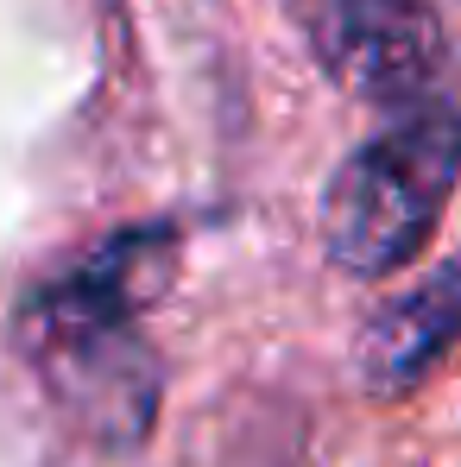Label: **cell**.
Returning a JSON list of instances; mask_svg holds the SVG:
<instances>
[{
  "label": "cell",
  "instance_id": "cell-1",
  "mask_svg": "<svg viewBox=\"0 0 461 467\" xmlns=\"http://www.w3.org/2000/svg\"><path fill=\"white\" fill-rule=\"evenodd\" d=\"M164 278H171V234L133 228L101 240L51 285H38L19 310L38 373L108 436H140V423L152 417L158 379L133 322L164 291Z\"/></svg>",
  "mask_w": 461,
  "mask_h": 467
},
{
  "label": "cell",
  "instance_id": "cell-2",
  "mask_svg": "<svg viewBox=\"0 0 461 467\" xmlns=\"http://www.w3.org/2000/svg\"><path fill=\"white\" fill-rule=\"evenodd\" d=\"M461 177V114L449 101H417L373 133L322 190V246L341 272L385 278L424 253L436 215Z\"/></svg>",
  "mask_w": 461,
  "mask_h": 467
},
{
  "label": "cell",
  "instance_id": "cell-3",
  "mask_svg": "<svg viewBox=\"0 0 461 467\" xmlns=\"http://www.w3.org/2000/svg\"><path fill=\"white\" fill-rule=\"evenodd\" d=\"M316 51L348 95L417 108L443 64V26L430 0H329L316 19Z\"/></svg>",
  "mask_w": 461,
  "mask_h": 467
},
{
  "label": "cell",
  "instance_id": "cell-4",
  "mask_svg": "<svg viewBox=\"0 0 461 467\" xmlns=\"http://www.w3.org/2000/svg\"><path fill=\"white\" fill-rule=\"evenodd\" d=\"M456 341H461V265H436L361 328V341H354L361 386L373 398H404Z\"/></svg>",
  "mask_w": 461,
  "mask_h": 467
}]
</instances>
